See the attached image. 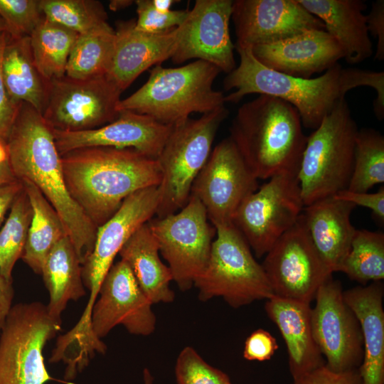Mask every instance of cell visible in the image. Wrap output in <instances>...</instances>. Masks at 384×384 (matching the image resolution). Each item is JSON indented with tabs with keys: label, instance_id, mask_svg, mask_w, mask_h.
<instances>
[{
	"label": "cell",
	"instance_id": "1",
	"mask_svg": "<svg viewBox=\"0 0 384 384\" xmlns=\"http://www.w3.org/2000/svg\"><path fill=\"white\" fill-rule=\"evenodd\" d=\"M5 143L15 178L33 183L51 204L82 265L93 250L97 228L66 188L51 128L40 112L22 102Z\"/></svg>",
	"mask_w": 384,
	"mask_h": 384
},
{
	"label": "cell",
	"instance_id": "2",
	"mask_svg": "<svg viewBox=\"0 0 384 384\" xmlns=\"http://www.w3.org/2000/svg\"><path fill=\"white\" fill-rule=\"evenodd\" d=\"M66 188L97 228L108 220L133 193L158 186L156 159L133 149L89 147L61 155Z\"/></svg>",
	"mask_w": 384,
	"mask_h": 384
},
{
	"label": "cell",
	"instance_id": "3",
	"mask_svg": "<svg viewBox=\"0 0 384 384\" xmlns=\"http://www.w3.org/2000/svg\"><path fill=\"white\" fill-rule=\"evenodd\" d=\"M230 137L257 179L297 176L307 137L297 110L274 97L260 95L238 110Z\"/></svg>",
	"mask_w": 384,
	"mask_h": 384
},
{
	"label": "cell",
	"instance_id": "4",
	"mask_svg": "<svg viewBox=\"0 0 384 384\" xmlns=\"http://www.w3.org/2000/svg\"><path fill=\"white\" fill-rule=\"evenodd\" d=\"M240 64L223 81L225 102L237 103L250 94L265 95L282 100L298 112L302 126L316 129L346 94L355 88L351 68L336 63L317 78H304L272 70L254 56L252 48L235 46Z\"/></svg>",
	"mask_w": 384,
	"mask_h": 384
},
{
	"label": "cell",
	"instance_id": "5",
	"mask_svg": "<svg viewBox=\"0 0 384 384\" xmlns=\"http://www.w3.org/2000/svg\"><path fill=\"white\" fill-rule=\"evenodd\" d=\"M220 72L201 60L175 68L156 65L139 89L120 100L118 110L147 115L167 125L182 122L193 112H211L225 106L223 93L213 88Z\"/></svg>",
	"mask_w": 384,
	"mask_h": 384
},
{
	"label": "cell",
	"instance_id": "6",
	"mask_svg": "<svg viewBox=\"0 0 384 384\" xmlns=\"http://www.w3.org/2000/svg\"><path fill=\"white\" fill-rule=\"evenodd\" d=\"M358 131L344 99L307 137L297 173L304 206L348 188Z\"/></svg>",
	"mask_w": 384,
	"mask_h": 384
},
{
	"label": "cell",
	"instance_id": "7",
	"mask_svg": "<svg viewBox=\"0 0 384 384\" xmlns=\"http://www.w3.org/2000/svg\"><path fill=\"white\" fill-rule=\"evenodd\" d=\"M228 110L223 106L198 119L172 126L157 158L162 178L158 186V218L177 213L191 196L192 185L208 161L216 132Z\"/></svg>",
	"mask_w": 384,
	"mask_h": 384
},
{
	"label": "cell",
	"instance_id": "8",
	"mask_svg": "<svg viewBox=\"0 0 384 384\" xmlns=\"http://www.w3.org/2000/svg\"><path fill=\"white\" fill-rule=\"evenodd\" d=\"M215 228L216 238L207 266L194 283L199 299L219 297L231 307L239 308L274 297L262 265L233 223Z\"/></svg>",
	"mask_w": 384,
	"mask_h": 384
},
{
	"label": "cell",
	"instance_id": "9",
	"mask_svg": "<svg viewBox=\"0 0 384 384\" xmlns=\"http://www.w3.org/2000/svg\"><path fill=\"white\" fill-rule=\"evenodd\" d=\"M61 324L41 302L13 305L0 329V384H45L53 380L43 348Z\"/></svg>",
	"mask_w": 384,
	"mask_h": 384
},
{
	"label": "cell",
	"instance_id": "10",
	"mask_svg": "<svg viewBox=\"0 0 384 384\" xmlns=\"http://www.w3.org/2000/svg\"><path fill=\"white\" fill-rule=\"evenodd\" d=\"M201 201L190 196L186 206L163 218H151L147 224L154 234L159 252L168 263L180 290L190 289L204 272L216 230L208 221Z\"/></svg>",
	"mask_w": 384,
	"mask_h": 384
},
{
	"label": "cell",
	"instance_id": "11",
	"mask_svg": "<svg viewBox=\"0 0 384 384\" xmlns=\"http://www.w3.org/2000/svg\"><path fill=\"white\" fill-rule=\"evenodd\" d=\"M267 180L241 203L232 220L257 257L267 254L304 208L297 175L279 174Z\"/></svg>",
	"mask_w": 384,
	"mask_h": 384
},
{
	"label": "cell",
	"instance_id": "12",
	"mask_svg": "<svg viewBox=\"0 0 384 384\" xmlns=\"http://www.w3.org/2000/svg\"><path fill=\"white\" fill-rule=\"evenodd\" d=\"M122 92L107 75L87 79L64 75L50 80L42 116L52 129H94L118 117Z\"/></svg>",
	"mask_w": 384,
	"mask_h": 384
},
{
	"label": "cell",
	"instance_id": "13",
	"mask_svg": "<svg viewBox=\"0 0 384 384\" xmlns=\"http://www.w3.org/2000/svg\"><path fill=\"white\" fill-rule=\"evenodd\" d=\"M262 266L274 297L306 304L333 274L315 248L302 214L267 252Z\"/></svg>",
	"mask_w": 384,
	"mask_h": 384
},
{
	"label": "cell",
	"instance_id": "14",
	"mask_svg": "<svg viewBox=\"0 0 384 384\" xmlns=\"http://www.w3.org/2000/svg\"><path fill=\"white\" fill-rule=\"evenodd\" d=\"M158 203V186L139 190L126 198L116 213L97 228L93 250L82 265V282L89 291V299L76 323L79 330H90L92 309L105 275L124 244L153 218Z\"/></svg>",
	"mask_w": 384,
	"mask_h": 384
},
{
	"label": "cell",
	"instance_id": "15",
	"mask_svg": "<svg viewBox=\"0 0 384 384\" xmlns=\"http://www.w3.org/2000/svg\"><path fill=\"white\" fill-rule=\"evenodd\" d=\"M257 188V178L228 137L211 151L192 185L191 196L201 201L215 228L232 224L241 203Z\"/></svg>",
	"mask_w": 384,
	"mask_h": 384
},
{
	"label": "cell",
	"instance_id": "16",
	"mask_svg": "<svg viewBox=\"0 0 384 384\" xmlns=\"http://www.w3.org/2000/svg\"><path fill=\"white\" fill-rule=\"evenodd\" d=\"M311 308L314 341L325 365L335 372L358 368L363 358L360 323L343 297L342 285L330 276L319 288Z\"/></svg>",
	"mask_w": 384,
	"mask_h": 384
},
{
	"label": "cell",
	"instance_id": "17",
	"mask_svg": "<svg viewBox=\"0 0 384 384\" xmlns=\"http://www.w3.org/2000/svg\"><path fill=\"white\" fill-rule=\"evenodd\" d=\"M231 0H196L177 27V42L171 58L180 64L190 59L208 62L228 74L236 68L230 35Z\"/></svg>",
	"mask_w": 384,
	"mask_h": 384
},
{
	"label": "cell",
	"instance_id": "18",
	"mask_svg": "<svg viewBox=\"0 0 384 384\" xmlns=\"http://www.w3.org/2000/svg\"><path fill=\"white\" fill-rule=\"evenodd\" d=\"M152 304L128 265L120 260L112 265L102 282L92 309V331L100 340L119 325L131 334L149 336L156 327Z\"/></svg>",
	"mask_w": 384,
	"mask_h": 384
},
{
	"label": "cell",
	"instance_id": "19",
	"mask_svg": "<svg viewBox=\"0 0 384 384\" xmlns=\"http://www.w3.org/2000/svg\"><path fill=\"white\" fill-rule=\"evenodd\" d=\"M231 18L236 35L235 46L251 48L308 30H325L323 23L297 0H235Z\"/></svg>",
	"mask_w": 384,
	"mask_h": 384
},
{
	"label": "cell",
	"instance_id": "20",
	"mask_svg": "<svg viewBox=\"0 0 384 384\" xmlns=\"http://www.w3.org/2000/svg\"><path fill=\"white\" fill-rule=\"evenodd\" d=\"M172 126L160 123L147 115L121 110L114 121L94 129L79 132L51 129L60 156L76 149L102 146L133 149L157 159Z\"/></svg>",
	"mask_w": 384,
	"mask_h": 384
},
{
	"label": "cell",
	"instance_id": "21",
	"mask_svg": "<svg viewBox=\"0 0 384 384\" xmlns=\"http://www.w3.org/2000/svg\"><path fill=\"white\" fill-rule=\"evenodd\" d=\"M265 66L295 77L310 78L344 58L338 42L324 29H311L292 37L252 48Z\"/></svg>",
	"mask_w": 384,
	"mask_h": 384
},
{
	"label": "cell",
	"instance_id": "22",
	"mask_svg": "<svg viewBox=\"0 0 384 384\" xmlns=\"http://www.w3.org/2000/svg\"><path fill=\"white\" fill-rule=\"evenodd\" d=\"M135 21H119L115 30V44L107 75L123 92L137 77L152 65L171 58L177 42V28L160 33L135 29Z\"/></svg>",
	"mask_w": 384,
	"mask_h": 384
},
{
	"label": "cell",
	"instance_id": "23",
	"mask_svg": "<svg viewBox=\"0 0 384 384\" xmlns=\"http://www.w3.org/2000/svg\"><path fill=\"white\" fill-rule=\"evenodd\" d=\"M356 206L334 196L304 206L302 216L310 238L332 273L339 272L356 228L350 217Z\"/></svg>",
	"mask_w": 384,
	"mask_h": 384
},
{
	"label": "cell",
	"instance_id": "24",
	"mask_svg": "<svg viewBox=\"0 0 384 384\" xmlns=\"http://www.w3.org/2000/svg\"><path fill=\"white\" fill-rule=\"evenodd\" d=\"M265 309L286 343L294 380L325 365L313 336L310 304L274 296L266 300Z\"/></svg>",
	"mask_w": 384,
	"mask_h": 384
},
{
	"label": "cell",
	"instance_id": "25",
	"mask_svg": "<svg viewBox=\"0 0 384 384\" xmlns=\"http://www.w3.org/2000/svg\"><path fill=\"white\" fill-rule=\"evenodd\" d=\"M383 284L374 282L343 291L346 302L356 314L363 341L358 368L363 384H384Z\"/></svg>",
	"mask_w": 384,
	"mask_h": 384
},
{
	"label": "cell",
	"instance_id": "26",
	"mask_svg": "<svg viewBox=\"0 0 384 384\" xmlns=\"http://www.w3.org/2000/svg\"><path fill=\"white\" fill-rule=\"evenodd\" d=\"M318 18L342 48L348 63H361L373 54L367 29L366 4L361 0H297Z\"/></svg>",
	"mask_w": 384,
	"mask_h": 384
},
{
	"label": "cell",
	"instance_id": "27",
	"mask_svg": "<svg viewBox=\"0 0 384 384\" xmlns=\"http://www.w3.org/2000/svg\"><path fill=\"white\" fill-rule=\"evenodd\" d=\"M118 255L131 269L141 289L152 304L170 303L174 292L170 269L159 257L158 242L147 223L124 244Z\"/></svg>",
	"mask_w": 384,
	"mask_h": 384
},
{
	"label": "cell",
	"instance_id": "28",
	"mask_svg": "<svg viewBox=\"0 0 384 384\" xmlns=\"http://www.w3.org/2000/svg\"><path fill=\"white\" fill-rule=\"evenodd\" d=\"M1 70L11 99L18 103L30 105L42 114L46 106L50 81L42 75L35 63L30 36L11 37L7 34Z\"/></svg>",
	"mask_w": 384,
	"mask_h": 384
},
{
	"label": "cell",
	"instance_id": "29",
	"mask_svg": "<svg viewBox=\"0 0 384 384\" xmlns=\"http://www.w3.org/2000/svg\"><path fill=\"white\" fill-rule=\"evenodd\" d=\"M41 274L49 293L46 305L48 314L55 320L62 321L61 314L68 303L86 294L82 264L68 236L59 240L49 252Z\"/></svg>",
	"mask_w": 384,
	"mask_h": 384
},
{
	"label": "cell",
	"instance_id": "30",
	"mask_svg": "<svg viewBox=\"0 0 384 384\" xmlns=\"http://www.w3.org/2000/svg\"><path fill=\"white\" fill-rule=\"evenodd\" d=\"M21 183L32 209L21 259L35 273L41 274L49 252L68 235L58 213L41 191L30 182Z\"/></svg>",
	"mask_w": 384,
	"mask_h": 384
},
{
	"label": "cell",
	"instance_id": "31",
	"mask_svg": "<svg viewBox=\"0 0 384 384\" xmlns=\"http://www.w3.org/2000/svg\"><path fill=\"white\" fill-rule=\"evenodd\" d=\"M79 33L46 19L39 23L30 36L35 63L48 80L65 75L72 48Z\"/></svg>",
	"mask_w": 384,
	"mask_h": 384
},
{
	"label": "cell",
	"instance_id": "32",
	"mask_svg": "<svg viewBox=\"0 0 384 384\" xmlns=\"http://www.w3.org/2000/svg\"><path fill=\"white\" fill-rule=\"evenodd\" d=\"M115 30L108 23L79 34L70 52L65 75L87 79L107 75L113 57Z\"/></svg>",
	"mask_w": 384,
	"mask_h": 384
},
{
	"label": "cell",
	"instance_id": "33",
	"mask_svg": "<svg viewBox=\"0 0 384 384\" xmlns=\"http://www.w3.org/2000/svg\"><path fill=\"white\" fill-rule=\"evenodd\" d=\"M339 272L362 286L370 282H381L384 279L383 233L356 230Z\"/></svg>",
	"mask_w": 384,
	"mask_h": 384
},
{
	"label": "cell",
	"instance_id": "34",
	"mask_svg": "<svg viewBox=\"0 0 384 384\" xmlns=\"http://www.w3.org/2000/svg\"><path fill=\"white\" fill-rule=\"evenodd\" d=\"M384 182V137L371 128L358 129L355 142L354 164L348 190L368 192Z\"/></svg>",
	"mask_w": 384,
	"mask_h": 384
},
{
	"label": "cell",
	"instance_id": "35",
	"mask_svg": "<svg viewBox=\"0 0 384 384\" xmlns=\"http://www.w3.org/2000/svg\"><path fill=\"white\" fill-rule=\"evenodd\" d=\"M32 209L23 190L18 195L0 228V273L12 281V271L26 245Z\"/></svg>",
	"mask_w": 384,
	"mask_h": 384
},
{
	"label": "cell",
	"instance_id": "36",
	"mask_svg": "<svg viewBox=\"0 0 384 384\" xmlns=\"http://www.w3.org/2000/svg\"><path fill=\"white\" fill-rule=\"evenodd\" d=\"M43 16L79 34L107 24V14L96 0H39Z\"/></svg>",
	"mask_w": 384,
	"mask_h": 384
},
{
	"label": "cell",
	"instance_id": "37",
	"mask_svg": "<svg viewBox=\"0 0 384 384\" xmlns=\"http://www.w3.org/2000/svg\"><path fill=\"white\" fill-rule=\"evenodd\" d=\"M175 375L176 384H231L225 373L208 364L191 346L179 353Z\"/></svg>",
	"mask_w": 384,
	"mask_h": 384
},
{
	"label": "cell",
	"instance_id": "38",
	"mask_svg": "<svg viewBox=\"0 0 384 384\" xmlns=\"http://www.w3.org/2000/svg\"><path fill=\"white\" fill-rule=\"evenodd\" d=\"M0 16L11 37L30 36L44 18L39 0H0Z\"/></svg>",
	"mask_w": 384,
	"mask_h": 384
},
{
	"label": "cell",
	"instance_id": "39",
	"mask_svg": "<svg viewBox=\"0 0 384 384\" xmlns=\"http://www.w3.org/2000/svg\"><path fill=\"white\" fill-rule=\"evenodd\" d=\"M137 20L135 29L149 33H160L179 26L188 15V10H156L151 0H137Z\"/></svg>",
	"mask_w": 384,
	"mask_h": 384
},
{
	"label": "cell",
	"instance_id": "40",
	"mask_svg": "<svg viewBox=\"0 0 384 384\" xmlns=\"http://www.w3.org/2000/svg\"><path fill=\"white\" fill-rule=\"evenodd\" d=\"M7 33H0V138L6 141L18 113L21 103L14 102L6 88L1 70L2 55Z\"/></svg>",
	"mask_w": 384,
	"mask_h": 384
},
{
	"label": "cell",
	"instance_id": "41",
	"mask_svg": "<svg viewBox=\"0 0 384 384\" xmlns=\"http://www.w3.org/2000/svg\"><path fill=\"white\" fill-rule=\"evenodd\" d=\"M293 384H363L358 368L335 372L324 365L294 380Z\"/></svg>",
	"mask_w": 384,
	"mask_h": 384
},
{
	"label": "cell",
	"instance_id": "42",
	"mask_svg": "<svg viewBox=\"0 0 384 384\" xmlns=\"http://www.w3.org/2000/svg\"><path fill=\"white\" fill-rule=\"evenodd\" d=\"M278 348L276 338L267 331L258 329L246 338L243 357L247 361L270 360Z\"/></svg>",
	"mask_w": 384,
	"mask_h": 384
},
{
	"label": "cell",
	"instance_id": "43",
	"mask_svg": "<svg viewBox=\"0 0 384 384\" xmlns=\"http://www.w3.org/2000/svg\"><path fill=\"white\" fill-rule=\"evenodd\" d=\"M334 196L336 198L348 201L356 206H361L370 209L380 221L384 220V188L380 187L376 193L353 192L348 189L341 191Z\"/></svg>",
	"mask_w": 384,
	"mask_h": 384
},
{
	"label": "cell",
	"instance_id": "44",
	"mask_svg": "<svg viewBox=\"0 0 384 384\" xmlns=\"http://www.w3.org/2000/svg\"><path fill=\"white\" fill-rule=\"evenodd\" d=\"M369 33L377 38L375 59L384 60V1L378 0L372 4L370 11L366 15Z\"/></svg>",
	"mask_w": 384,
	"mask_h": 384
},
{
	"label": "cell",
	"instance_id": "45",
	"mask_svg": "<svg viewBox=\"0 0 384 384\" xmlns=\"http://www.w3.org/2000/svg\"><path fill=\"white\" fill-rule=\"evenodd\" d=\"M22 190L23 184L18 180L0 186V228L6 213Z\"/></svg>",
	"mask_w": 384,
	"mask_h": 384
},
{
	"label": "cell",
	"instance_id": "46",
	"mask_svg": "<svg viewBox=\"0 0 384 384\" xmlns=\"http://www.w3.org/2000/svg\"><path fill=\"white\" fill-rule=\"evenodd\" d=\"M14 297L12 281L6 279L0 273V329L13 306Z\"/></svg>",
	"mask_w": 384,
	"mask_h": 384
},
{
	"label": "cell",
	"instance_id": "47",
	"mask_svg": "<svg viewBox=\"0 0 384 384\" xmlns=\"http://www.w3.org/2000/svg\"><path fill=\"white\" fill-rule=\"evenodd\" d=\"M17 179L15 178L9 161L0 162V186L6 184Z\"/></svg>",
	"mask_w": 384,
	"mask_h": 384
},
{
	"label": "cell",
	"instance_id": "48",
	"mask_svg": "<svg viewBox=\"0 0 384 384\" xmlns=\"http://www.w3.org/2000/svg\"><path fill=\"white\" fill-rule=\"evenodd\" d=\"M153 6L161 12H168L171 10V6L176 2L174 0H151Z\"/></svg>",
	"mask_w": 384,
	"mask_h": 384
},
{
	"label": "cell",
	"instance_id": "49",
	"mask_svg": "<svg viewBox=\"0 0 384 384\" xmlns=\"http://www.w3.org/2000/svg\"><path fill=\"white\" fill-rule=\"evenodd\" d=\"M134 1L130 0H112L110 1V9L114 11H119L129 6Z\"/></svg>",
	"mask_w": 384,
	"mask_h": 384
},
{
	"label": "cell",
	"instance_id": "50",
	"mask_svg": "<svg viewBox=\"0 0 384 384\" xmlns=\"http://www.w3.org/2000/svg\"><path fill=\"white\" fill-rule=\"evenodd\" d=\"M143 382L144 384H154V377L146 368L143 370Z\"/></svg>",
	"mask_w": 384,
	"mask_h": 384
},
{
	"label": "cell",
	"instance_id": "51",
	"mask_svg": "<svg viewBox=\"0 0 384 384\" xmlns=\"http://www.w3.org/2000/svg\"><path fill=\"white\" fill-rule=\"evenodd\" d=\"M6 26L4 21L0 16V33L6 32Z\"/></svg>",
	"mask_w": 384,
	"mask_h": 384
},
{
	"label": "cell",
	"instance_id": "52",
	"mask_svg": "<svg viewBox=\"0 0 384 384\" xmlns=\"http://www.w3.org/2000/svg\"><path fill=\"white\" fill-rule=\"evenodd\" d=\"M232 384V383H231Z\"/></svg>",
	"mask_w": 384,
	"mask_h": 384
}]
</instances>
